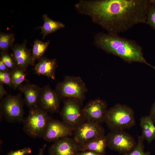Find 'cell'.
<instances>
[{"label": "cell", "mask_w": 155, "mask_h": 155, "mask_svg": "<svg viewBox=\"0 0 155 155\" xmlns=\"http://www.w3.org/2000/svg\"><path fill=\"white\" fill-rule=\"evenodd\" d=\"M55 142L49 149V155H78V146L73 138L65 137Z\"/></svg>", "instance_id": "5bb4252c"}, {"label": "cell", "mask_w": 155, "mask_h": 155, "mask_svg": "<svg viewBox=\"0 0 155 155\" xmlns=\"http://www.w3.org/2000/svg\"><path fill=\"white\" fill-rule=\"evenodd\" d=\"M0 60L11 70L13 69L16 67L11 57L7 52H1Z\"/></svg>", "instance_id": "d4e9b609"}, {"label": "cell", "mask_w": 155, "mask_h": 155, "mask_svg": "<svg viewBox=\"0 0 155 155\" xmlns=\"http://www.w3.org/2000/svg\"><path fill=\"white\" fill-rule=\"evenodd\" d=\"M78 100L68 98L65 101L60 113L63 122L73 131L85 121Z\"/></svg>", "instance_id": "ba28073f"}, {"label": "cell", "mask_w": 155, "mask_h": 155, "mask_svg": "<svg viewBox=\"0 0 155 155\" xmlns=\"http://www.w3.org/2000/svg\"><path fill=\"white\" fill-rule=\"evenodd\" d=\"M57 66L55 59H50L43 56L38 59L34 65V71L38 75H44L55 80V71Z\"/></svg>", "instance_id": "9a60e30c"}, {"label": "cell", "mask_w": 155, "mask_h": 155, "mask_svg": "<svg viewBox=\"0 0 155 155\" xmlns=\"http://www.w3.org/2000/svg\"><path fill=\"white\" fill-rule=\"evenodd\" d=\"M9 69L1 60H0V71H8Z\"/></svg>", "instance_id": "4dcf8cb0"}, {"label": "cell", "mask_w": 155, "mask_h": 155, "mask_svg": "<svg viewBox=\"0 0 155 155\" xmlns=\"http://www.w3.org/2000/svg\"><path fill=\"white\" fill-rule=\"evenodd\" d=\"M49 43V41L43 42L38 39L34 41L32 53V65L34 64L36 60L43 57Z\"/></svg>", "instance_id": "ffe728a7"}, {"label": "cell", "mask_w": 155, "mask_h": 155, "mask_svg": "<svg viewBox=\"0 0 155 155\" xmlns=\"http://www.w3.org/2000/svg\"><path fill=\"white\" fill-rule=\"evenodd\" d=\"M60 97L56 91L46 85L41 88L38 103L46 112H56L59 108Z\"/></svg>", "instance_id": "7c38bea8"}, {"label": "cell", "mask_w": 155, "mask_h": 155, "mask_svg": "<svg viewBox=\"0 0 155 155\" xmlns=\"http://www.w3.org/2000/svg\"><path fill=\"white\" fill-rule=\"evenodd\" d=\"M107 147L106 136L96 139L83 145L78 146L79 152L90 151L98 154H105Z\"/></svg>", "instance_id": "ac0fdd59"}, {"label": "cell", "mask_w": 155, "mask_h": 155, "mask_svg": "<svg viewBox=\"0 0 155 155\" xmlns=\"http://www.w3.org/2000/svg\"><path fill=\"white\" fill-rule=\"evenodd\" d=\"M11 49V57L16 67L25 72L29 65H32V54L27 48L26 42L13 45Z\"/></svg>", "instance_id": "4fadbf2b"}, {"label": "cell", "mask_w": 155, "mask_h": 155, "mask_svg": "<svg viewBox=\"0 0 155 155\" xmlns=\"http://www.w3.org/2000/svg\"><path fill=\"white\" fill-rule=\"evenodd\" d=\"M154 123L149 115L143 116L140 119V125L142 129L141 136L148 143L155 140Z\"/></svg>", "instance_id": "e0dca14e"}, {"label": "cell", "mask_w": 155, "mask_h": 155, "mask_svg": "<svg viewBox=\"0 0 155 155\" xmlns=\"http://www.w3.org/2000/svg\"><path fill=\"white\" fill-rule=\"evenodd\" d=\"M0 83L9 87H13L11 75L10 70L8 71H0Z\"/></svg>", "instance_id": "484cf974"}, {"label": "cell", "mask_w": 155, "mask_h": 155, "mask_svg": "<svg viewBox=\"0 0 155 155\" xmlns=\"http://www.w3.org/2000/svg\"><path fill=\"white\" fill-rule=\"evenodd\" d=\"M13 33H0V50L1 51L7 52L13 46L14 41Z\"/></svg>", "instance_id": "44dd1931"}, {"label": "cell", "mask_w": 155, "mask_h": 155, "mask_svg": "<svg viewBox=\"0 0 155 155\" xmlns=\"http://www.w3.org/2000/svg\"><path fill=\"white\" fill-rule=\"evenodd\" d=\"M31 152V148L26 147L15 151H11L6 155H26L30 154Z\"/></svg>", "instance_id": "4316f807"}, {"label": "cell", "mask_w": 155, "mask_h": 155, "mask_svg": "<svg viewBox=\"0 0 155 155\" xmlns=\"http://www.w3.org/2000/svg\"><path fill=\"white\" fill-rule=\"evenodd\" d=\"M1 113L10 123L21 121L24 120L23 102L20 95H7L0 104Z\"/></svg>", "instance_id": "8992f818"}, {"label": "cell", "mask_w": 155, "mask_h": 155, "mask_svg": "<svg viewBox=\"0 0 155 155\" xmlns=\"http://www.w3.org/2000/svg\"><path fill=\"white\" fill-rule=\"evenodd\" d=\"M107 111L105 103L100 100L96 99L82 109V113L85 121L100 124L104 121Z\"/></svg>", "instance_id": "30bf717a"}, {"label": "cell", "mask_w": 155, "mask_h": 155, "mask_svg": "<svg viewBox=\"0 0 155 155\" xmlns=\"http://www.w3.org/2000/svg\"><path fill=\"white\" fill-rule=\"evenodd\" d=\"M104 121L111 130H124L135 124L134 112L126 105L118 104L106 112Z\"/></svg>", "instance_id": "3957f363"}, {"label": "cell", "mask_w": 155, "mask_h": 155, "mask_svg": "<svg viewBox=\"0 0 155 155\" xmlns=\"http://www.w3.org/2000/svg\"><path fill=\"white\" fill-rule=\"evenodd\" d=\"M42 18L44 20L43 24L39 28L41 30L43 39L48 34L65 27L64 24L63 23L53 20L46 14L43 15Z\"/></svg>", "instance_id": "d6986e66"}, {"label": "cell", "mask_w": 155, "mask_h": 155, "mask_svg": "<svg viewBox=\"0 0 155 155\" xmlns=\"http://www.w3.org/2000/svg\"><path fill=\"white\" fill-rule=\"evenodd\" d=\"M146 23L155 30V5L150 3L147 9Z\"/></svg>", "instance_id": "cb8c5ba5"}, {"label": "cell", "mask_w": 155, "mask_h": 155, "mask_svg": "<svg viewBox=\"0 0 155 155\" xmlns=\"http://www.w3.org/2000/svg\"><path fill=\"white\" fill-rule=\"evenodd\" d=\"M149 0H81L75 5L108 33L118 35L135 25L146 23Z\"/></svg>", "instance_id": "6da1fadb"}, {"label": "cell", "mask_w": 155, "mask_h": 155, "mask_svg": "<svg viewBox=\"0 0 155 155\" xmlns=\"http://www.w3.org/2000/svg\"><path fill=\"white\" fill-rule=\"evenodd\" d=\"M10 72L12 76L13 87L16 90L25 80V71L16 67L13 69L10 70Z\"/></svg>", "instance_id": "7402d4cb"}, {"label": "cell", "mask_w": 155, "mask_h": 155, "mask_svg": "<svg viewBox=\"0 0 155 155\" xmlns=\"http://www.w3.org/2000/svg\"><path fill=\"white\" fill-rule=\"evenodd\" d=\"M144 140L141 136H138L137 143L135 148L131 152L124 155H150L149 152L144 151Z\"/></svg>", "instance_id": "603a6c76"}, {"label": "cell", "mask_w": 155, "mask_h": 155, "mask_svg": "<svg viewBox=\"0 0 155 155\" xmlns=\"http://www.w3.org/2000/svg\"><path fill=\"white\" fill-rule=\"evenodd\" d=\"M149 116L155 123V102L152 106Z\"/></svg>", "instance_id": "f1b7e54d"}, {"label": "cell", "mask_w": 155, "mask_h": 155, "mask_svg": "<svg viewBox=\"0 0 155 155\" xmlns=\"http://www.w3.org/2000/svg\"><path fill=\"white\" fill-rule=\"evenodd\" d=\"M56 89L60 97L80 100L84 98L87 89L80 77L66 76L63 81L57 84Z\"/></svg>", "instance_id": "5b68a950"}, {"label": "cell", "mask_w": 155, "mask_h": 155, "mask_svg": "<svg viewBox=\"0 0 155 155\" xmlns=\"http://www.w3.org/2000/svg\"><path fill=\"white\" fill-rule=\"evenodd\" d=\"M46 146V145L44 144L41 148L39 149L38 155H43L44 151Z\"/></svg>", "instance_id": "1f68e13d"}, {"label": "cell", "mask_w": 155, "mask_h": 155, "mask_svg": "<svg viewBox=\"0 0 155 155\" xmlns=\"http://www.w3.org/2000/svg\"><path fill=\"white\" fill-rule=\"evenodd\" d=\"M106 136L107 147L120 153L130 152L136 145L134 138L124 130L111 131Z\"/></svg>", "instance_id": "52a82bcc"}, {"label": "cell", "mask_w": 155, "mask_h": 155, "mask_svg": "<svg viewBox=\"0 0 155 155\" xmlns=\"http://www.w3.org/2000/svg\"><path fill=\"white\" fill-rule=\"evenodd\" d=\"M73 139L78 146L103 136L104 131L100 123L85 121L74 131Z\"/></svg>", "instance_id": "9c48e42d"}, {"label": "cell", "mask_w": 155, "mask_h": 155, "mask_svg": "<svg viewBox=\"0 0 155 155\" xmlns=\"http://www.w3.org/2000/svg\"><path fill=\"white\" fill-rule=\"evenodd\" d=\"M74 131L63 122L51 119L42 137L48 142L55 141L73 134Z\"/></svg>", "instance_id": "8fae6325"}, {"label": "cell", "mask_w": 155, "mask_h": 155, "mask_svg": "<svg viewBox=\"0 0 155 155\" xmlns=\"http://www.w3.org/2000/svg\"><path fill=\"white\" fill-rule=\"evenodd\" d=\"M153 68L154 69V70H155V66H154V67H153Z\"/></svg>", "instance_id": "d6a6232c"}, {"label": "cell", "mask_w": 155, "mask_h": 155, "mask_svg": "<svg viewBox=\"0 0 155 155\" xmlns=\"http://www.w3.org/2000/svg\"><path fill=\"white\" fill-rule=\"evenodd\" d=\"M95 45L105 52L117 56L129 63H145L152 67L144 56L141 47L135 41L117 34L100 32L95 36Z\"/></svg>", "instance_id": "7a4b0ae2"}, {"label": "cell", "mask_w": 155, "mask_h": 155, "mask_svg": "<svg viewBox=\"0 0 155 155\" xmlns=\"http://www.w3.org/2000/svg\"><path fill=\"white\" fill-rule=\"evenodd\" d=\"M7 94V92L3 87V84L0 83V98L1 99L5 95Z\"/></svg>", "instance_id": "f546056e"}, {"label": "cell", "mask_w": 155, "mask_h": 155, "mask_svg": "<svg viewBox=\"0 0 155 155\" xmlns=\"http://www.w3.org/2000/svg\"><path fill=\"white\" fill-rule=\"evenodd\" d=\"M41 89L34 84H26L20 87V90L24 94L26 103L30 108L37 105Z\"/></svg>", "instance_id": "2e32d148"}, {"label": "cell", "mask_w": 155, "mask_h": 155, "mask_svg": "<svg viewBox=\"0 0 155 155\" xmlns=\"http://www.w3.org/2000/svg\"><path fill=\"white\" fill-rule=\"evenodd\" d=\"M78 155H105V154H100L91 151H86L79 152Z\"/></svg>", "instance_id": "83f0119b"}, {"label": "cell", "mask_w": 155, "mask_h": 155, "mask_svg": "<svg viewBox=\"0 0 155 155\" xmlns=\"http://www.w3.org/2000/svg\"><path fill=\"white\" fill-rule=\"evenodd\" d=\"M51 119L47 112L37 105L30 108L23 121L24 131L30 137H42Z\"/></svg>", "instance_id": "277c9868"}]
</instances>
